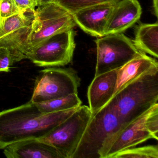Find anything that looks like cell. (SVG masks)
Instances as JSON below:
<instances>
[{
	"label": "cell",
	"instance_id": "obj_13",
	"mask_svg": "<svg viewBox=\"0 0 158 158\" xmlns=\"http://www.w3.org/2000/svg\"><path fill=\"white\" fill-rule=\"evenodd\" d=\"M8 158H63L53 146L39 139H29L10 144L4 148Z\"/></svg>",
	"mask_w": 158,
	"mask_h": 158
},
{
	"label": "cell",
	"instance_id": "obj_18",
	"mask_svg": "<svg viewBox=\"0 0 158 158\" xmlns=\"http://www.w3.org/2000/svg\"><path fill=\"white\" fill-rule=\"evenodd\" d=\"M35 103L40 111L49 113L77 108L81 106L82 101L77 94H73L45 102Z\"/></svg>",
	"mask_w": 158,
	"mask_h": 158
},
{
	"label": "cell",
	"instance_id": "obj_17",
	"mask_svg": "<svg viewBox=\"0 0 158 158\" xmlns=\"http://www.w3.org/2000/svg\"><path fill=\"white\" fill-rule=\"evenodd\" d=\"M34 15L21 13L8 18L0 16V41L21 35H28Z\"/></svg>",
	"mask_w": 158,
	"mask_h": 158
},
{
	"label": "cell",
	"instance_id": "obj_6",
	"mask_svg": "<svg viewBox=\"0 0 158 158\" xmlns=\"http://www.w3.org/2000/svg\"><path fill=\"white\" fill-rule=\"evenodd\" d=\"M80 79L71 68L52 67L40 71L30 101L40 103L78 94Z\"/></svg>",
	"mask_w": 158,
	"mask_h": 158
},
{
	"label": "cell",
	"instance_id": "obj_24",
	"mask_svg": "<svg viewBox=\"0 0 158 158\" xmlns=\"http://www.w3.org/2000/svg\"><path fill=\"white\" fill-rule=\"evenodd\" d=\"M55 0H40V5L44 3H49V2H54Z\"/></svg>",
	"mask_w": 158,
	"mask_h": 158
},
{
	"label": "cell",
	"instance_id": "obj_12",
	"mask_svg": "<svg viewBox=\"0 0 158 158\" xmlns=\"http://www.w3.org/2000/svg\"><path fill=\"white\" fill-rule=\"evenodd\" d=\"M117 69L96 76L88 89L89 108L92 115L110 100L115 92Z\"/></svg>",
	"mask_w": 158,
	"mask_h": 158
},
{
	"label": "cell",
	"instance_id": "obj_9",
	"mask_svg": "<svg viewBox=\"0 0 158 158\" xmlns=\"http://www.w3.org/2000/svg\"><path fill=\"white\" fill-rule=\"evenodd\" d=\"M73 28L57 33L26 54L27 59L40 67H55L69 64L76 44Z\"/></svg>",
	"mask_w": 158,
	"mask_h": 158
},
{
	"label": "cell",
	"instance_id": "obj_5",
	"mask_svg": "<svg viewBox=\"0 0 158 158\" xmlns=\"http://www.w3.org/2000/svg\"><path fill=\"white\" fill-rule=\"evenodd\" d=\"M151 139H158V103L117 133L104 149L101 158H112L117 152Z\"/></svg>",
	"mask_w": 158,
	"mask_h": 158
},
{
	"label": "cell",
	"instance_id": "obj_15",
	"mask_svg": "<svg viewBox=\"0 0 158 158\" xmlns=\"http://www.w3.org/2000/svg\"><path fill=\"white\" fill-rule=\"evenodd\" d=\"M27 35L0 41V72L9 73L14 64L27 59L25 55Z\"/></svg>",
	"mask_w": 158,
	"mask_h": 158
},
{
	"label": "cell",
	"instance_id": "obj_2",
	"mask_svg": "<svg viewBox=\"0 0 158 158\" xmlns=\"http://www.w3.org/2000/svg\"><path fill=\"white\" fill-rule=\"evenodd\" d=\"M158 101V68L125 86L110 102L126 125L149 110Z\"/></svg>",
	"mask_w": 158,
	"mask_h": 158
},
{
	"label": "cell",
	"instance_id": "obj_4",
	"mask_svg": "<svg viewBox=\"0 0 158 158\" xmlns=\"http://www.w3.org/2000/svg\"><path fill=\"white\" fill-rule=\"evenodd\" d=\"M33 15L26 40L25 54L50 37L76 26L72 14L54 2L40 4Z\"/></svg>",
	"mask_w": 158,
	"mask_h": 158
},
{
	"label": "cell",
	"instance_id": "obj_21",
	"mask_svg": "<svg viewBox=\"0 0 158 158\" xmlns=\"http://www.w3.org/2000/svg\"><path fill=\"white\" fill-rule=\"evenodd\" d=\"M14 0H0V16L8 18L21 13Z\"/></svg>",
	"mask_w": 158,
	"mask_h": 158
},
{
	"label": "cell",
	"instance_id": "obj_1",
	"mask_svg": "<svg viewBox=\"0 0 158 158\" xmlns=\"http://www.w3.org/2000/svg\"><path fill=\"white\" fill-rule=\"evenodd\" d=\"M79 107L44 113L30 101L0 112V149L18 141L43 137Z\"/></svg>",
	"mask_w": 158,
	"mask_h": 158
},
{
	"label": "cell",
	"instance_id": "obj_22",
	"mask_svg": "<svg viewBox=\"0 0 158 158\" xmlns=\"http://www.w3.org/2000/svg\"><path fill=\"white\" fill-rule=\"evenodd\" d=\"M16 5L23 13H34L40 5V0H14Z\"/></svg>",
	"mask_w": 158,
	"mask_h": 158
},
{
	"label": "cell",
	"instance_id": "obj_10",
	"mask_svg": "<svg viewBox=\"0 0 158 158\" xmlns=\"http://www.w3.org/2000/svg\"><path fill=\"white\" fill-rule=\"evenodd\" d=\"M115 2L103 3L80 10L72 14L76 26L92 36L105 35L106 25Z\"/></svg>",
	"mask_w": 158,
	"mask_h": 158
},
{
	"label": "cell",
	"instance_id": "obj_3",
	"mask_svg": "<svg viewBox=\"0 0 158 158\" xmlns=\"http://www.w3.org/2000/svg\"><path fill=\"white\" fill-rule=\"evenodd\" d=\"M125 126L109 101L92 115L72 158H101L110 140Z\"/></svg>",
	"mask_w": 158,
	"mask_h": 158
},
{
	"label": "cell",
	"instance_id": "obj_23",
	"mask_svg": "<svg viewBox=\"0 0 158 158\" xmlns=\"http://www.w3.org/2000/svg\"><path fill=\"white\" fill-rule=\"evenodd\" d=\"M158 0H152V7L153 11L155 16L158 18Z\"/></svg>",
	"mask_w": 158,
	"mask_h": 158
},
{
	"label": "cell",
	"instance_id": "obj_8",
	"mask_svg": "<svg viewBox=\"0 0 158 158\" xmlns=\"http://www.w3.org/2000/svg\"><path fill=\"white\" fill-rule=\"evenodd\" d=\"M97 59L95 76L118 69L144 52L139 50L133 41L123 33L98 38Z\"/></svg>",
	"mask_w": 158,
	"mask_h": 158
},
{
	"label": "cell",
	"instance_id": "obj_19",
	"mask_svg": "<svg viewBox=\"0 0 158 158\" xmlns=\"http://www.w3.org/2000/svg\"><path fill=\"white\" fill-rule=\"evenodd\" d=\"M112 158H158V146L129 148L117 152Z\"/></svg>",
	"mask_w": 158,
	"mask_h": 158
},
{
	"label": "cell",
	"instance_id": "obj_14",
	"mask_svg": "<svg viewBox=\"0 0 158 158\" xmlns=\"http://www.w3.org/2000/svg\"><path fill=\"white\" fill-rule=\"evenodd\" d=\"M157 68V61L146 53L132 59L117 69V80L114 95L141 75Z\"/></svg>",
	"mask_w": 158,
	"mask_h": 158
},
{
	"label": "cell",
	"instance_id": "obj_7",
	"mask_svg": "<svg viewBox=\"0 0 158 158\" xmlns=\"http://www.w3.org/2000/svg\"><path fill=\"white\" fill-rule=\"evenodd\" d=\"M89 107L81 106L40 140L53 146L63 158H72L92 117Z\"/></svg>",
	"mask_w": 158,
	"mask_h": 158
},
{
	"label": "cell",
	"instance_id": "obj_16",
	"mask_svg": "<svg viewBox=\"0 0 158 158\" xmlns=\"http://www.w3.org/2000/svg\"><path fill=\"white\" fill-rule=\"evenodd\" d=\"M136 48L154 58L158 57V23H140L136 27L133 40Z\"/></svg>",
	"mask_w": 158,
	"mask_h": 158
},
{
	"label": "cell",
	"instance_id": "obj_20",
	"mask_svg": "<svg viewBox=\"0 0 158 158\" xmlns=\"http://www.w3.org/2000/svg\"><path fill=\"white\" fill-rule=\"evenodd\" d=\"M119 0H55L54 2L71 14L80 10L103 3L115 2Z\"/></svg>",
	"mask_w": 158,
	"mask_h": 158
},
{
	"label": "cell",
	"instance_id": "obj_11",
	"mask_svg": "<svg viewBox=\"0 0 158 158\" xmlns=\"http://www.w3.org/2000/svg\"><path fill=\"white\" fill-rule=\"evenodd\" d=\"M141 14L142 8L137 0H119L110 14L105 35L123 33L139 20Z\"/></svg>",
	"mask_w": 158,
	"mask_h": 158
}]
</instances>
